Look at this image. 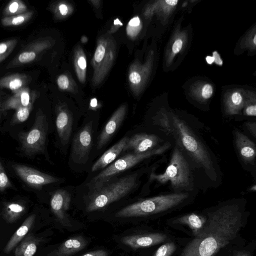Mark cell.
Wrapping results in <instances>:
<instances>
[{
  "instance_id": "cell-21",
  "label": "cell",
  "mask_w": 256,
  "mask_h": 256,
  "mask_svg": "<svg viewBox=\"0 0 256 256\" xmlns=\"http://www.w3.org/2000/svg\"><path fill=\"white\" fill-rule=\"evenodd\" d=\"M176 221L178 223L188 225L196 236L204 228L206 220L200 216L192 213L178 218Z\"/></svg>"
},
{
  "instance_id": "cell-37",
  "label": "cell",
  "mask_w": 256,
  "mask_h": 256,
  "mask_svg": "<svg viewBox=\"0 0 256 256\" xmlns=\"http://www.w3.org/2000/svg\"><path fill=\"white\" fill-rule=\"evenodd\" d=\"M140 24V20L138 17L136 16L132 18L128 22V28H136Z\"/></svg>"
},
{
  "instance_id": "cell-18",
  "label": "cell",
  "mask_w": 256,
  "mask_h": 256,
  "mask_svg": "<svg viewBox=\"0 0 256 256\" xmlns=\"http://www.w3.org/2000/svg\"><path fill=\"white\" fill-rule=\"evenodd\" d=\"M72 119L66 110H60L57 114L56 121V128L60 140L63 146L66 145L71 136Z\"/></svg>"
},
{
  "instance_id": "cell-30",
  "label": "cell",
  "mask_w": 256,
  "mask_h": 256,
  "mask_svg": "<svg viewBox=\"0 0 256 256\" xmlns=\"http://www.w3.org/2000/svg\"><path fill=\"white\" fill-rule=\"evenodd\" d=\"M106 54V48L102 44H100L98 46L96 50L94 58L96 62L99 63L101 62Z\"/></svg>"
},
{
  "instance_id": "cell-15",
  "label": "cell",
  "mask_w": 256,
  "mask_h": 256,
  "mask_svg": "<svg viewBox=\"0 0 256 256\" xmlns=\"http://www.w3.org/2000/svg\"><path fill=\"white\" fill-rule=\"evenodd\" d=\"M36 214H32L28 216L11 236L4 248V252L9 254L13 250L20 242L29 233L33 228L36 220Z\"/></svg>"
},
{
  "instance_id": "cell-8",
  "label": "cell",
  "mask_w": 256,
  "mask_h": 256,
  "mask_svg": "<svg viewBox=\"0 0 256 256\" xmlns=\"http://www.w3.org/2000/svg\"><path fill=\"white\" fill-rule=\"evenodd\" d=\"M93 140V126L88 122L75 134L72 142V158L74 162H86L91 150Z\"/></svg>"
},
{
  "instance_id": "cell-23",
  "label": "cell",
  "mask_w": 256,
  "mask_h": 256,
  "mask_svg": "<svg viewBox=\"0 0 256 256\" xmlns=\"http://www.w3.org/2000/svg\"><path fill=\"white\" fill-rule=\"evenodd\" d=\"M26 10V6L20 0H15L10 2L6 7L4 13L8 16L20 14Z\"/></svg>"
},
{
  "instance_id": "cell-12",
  "label": "cell",
  "mask_w": 256,
  "mask_h": 256,
  "mask_svg": "<svg viewBox=\"0 0 256 256\" xmlns=\"http://www.w3.org/2000/svg\"><path fill=\"white\" fill-rule=\"evenodd\" d=\"M70 194L63 189L57 190L51 197L50 202L51 210L62 223L67 224L68 220L66 212L70 208Z\"/></svg>"
},
{
  "instance_id": "cell-1",
  "label": "cell",
  "mask_w": 256,
  "mask_h": 256,
  "mask_svg": "<svg viewBox=\"0 0 256 256\" xmlns=\"http://www.w3.org/2000/svg\"><path fill=\"white\" fill-rule=\"evenodd\" d=\"M242 214L236 204L222 206L209 214L202 230L184 248L180 256H214L236 236Z\"/></svg>"
},
{
  "instance_id": "cell-47",
  "label": "cell",
  "mask_w": 256,
  "mask_h": 256,
  "mask_svg": "<svg viewBox=\"0 0 256 256\" xmlns=\"http://www.w3.org/2000/svg\"><path fill=\"white\" fill-rule=\"evenodd\" d=\"M253 41H254V44H256V35L254 36Z\"/></svg>"
},
{
  "instance_id": "cell-22",
  "label": "cell",
  "mask_w": 256,
  "mask_h": 256,
  "mask_svg": "<svg viewBox=\"0 0 256 256\" xmlns=\"http://www.w3.org/2000/svg\"><path fill=\"white\" fill-rule=\"evenodd\" d=\"M32 14V12H28L16 16L6 17L2 20V23L4 26H18L27 20Z\"/></svg>"
},
{
  "instance_id": "cell-31",
  "label": "cell",
  "mask_w": 256,
  "mask_h": 256,
  "mask_svg": "<svg viewBox=\"0 0 256 256\" xmlns=\"http://www.w3.org/2000/svg\"><path fill=\"white\" fill-rule=\"evenodd\" d=\"M58 84L62 90L66 89L69 85V82L67 76L65 75L60 76L57 80Z\"/></svg>"
},
{
  "instance_id": "cell-44",
  "label": "cell",
  "mask_w": 256,
  "mask_h": 256,
  "mask_svg": "<svg viewBox=\"0 0 256 256\" xmlns=\"http://www.w3.org/2000/svg\"><path fill=\"white\" fill-rule=\"evenodd\" d=\"M206 62L208 64H212V62H214V58L213 56H207L206 57Z\"/></svg>"
},
{
  "instance_id": "cell-41",
  "label": "cell",
  "mask_w": 256,
  "mask_h": 256,
  "mask_svg": "<svg viewBox=\"0 0 256 256\" xmlns=\"http://www.w3.org/2000/svg\"><path fill=\"white\" fill-rule=\"evenodd\" d=\"M213 57L214 58V62L218 65L222 66V60L220 58V54L216 51L213 52Z\"/></svg>"
},
{
  "instance_id": "cell-32",
  "label": "cell",
  "mask_w": 256,
  "mask_h": 256,
  "mask_svg": "<svg viewBox=\"0 0 256 256\" xmlns=\"http://www.w3.org/2000/svg\"><path fill=\"white\" fill-rule=\"evenodd\" d=\"M212 88L210 84H206L202 88V95L206 99L210 98L212 94Z\"/></svg>"
},
{
  "instance_id": "cell-19",
  "label": "cell",
  "mask_w": 256,
  "mask_h": 256,
  "mask_svg": "<svg viewBox=\"0 0 256 256\" xmlns=\"http://www.w3.org/2000/svg\"><path fill=\"white\" fill-rule=\"evenodd\" d=\"M39 244L38 239L29 232L14 248V256H34Z\"/></svg>"
},
{
  "instance_id": "cell-20",
  "label": "cell",
  "mask_w": 256,
  "mask_h": 256,
  "mask_svg": "<svg viewBox=\"0 0 256 256\" xmlns=\"http://www.w3.org/2000/svg\"><path fill=\"white\" fill-rule=\"evenodd\" d=\"M26 210V206L20 202H10L6 203L3 208L2 215L5 221L10 224L17 222L24 214Z\"/></svg>"
},
{
  "instance_id": "cell-42",
  "label": "cell",
  "mask_w": 256,
  "mask_h": 256,
  "mask_svg": "<svg viewBox=\"0 0 256 256\" xmlns=\"http://www.w3.org/2000/svg\"><path fill=\"white\" fill-rule=\"evenodd\" d=\"M59 10L60 11V14L63 15L65 16L66 14L68 12V8L66 5L64 4H62L59 6Z\"/></svg>"
},
{
  "instance_id": "cell-16",
  "label": "cell",
  "mask_w": 256,
  "mask_h": 256,
  "mask_svg": "<svg viewBox=\"0 0 256 256\" xmlns=\"http://www.w3.org/2000/svg\"><path fill=\"white\" fill-rule=\"evenodd\" d=\"M234 140L237 150L243 160L253 162L256 155L254 143L238 130L234 132Z\"/></svg>"
},
{
  "instance_id": "cell-43",
  "label": "cell",
  "mask_w": 256,
  "mask_h": 256,
  "mask_svg": "<svg viewBox=\"0 0 256 256\" xmlns=\"http://www.w3.org/2000/svg\"><path fill=\"white\" fill-rule=\"evenodd\" d=\"M234 256H250L249 253L246 252H240Z\"/></svg>"
},
{
  "instance_id": "cell-38",
  "label": "cell",
  "mask_w": 256,
  "mask_h": 256,
  "mask_svg": "<svg viewBox=\"0 0 256 256\" xmlns=\"http://www.w3.org/2000/svg\"><path fill=\"white\" fill-rule=\"evenodd\" d=\"M182 46V42L181 40H177L174 42L172 46V51L174 53H177L179 52Z\"/></svg>"
},
{
  "instance_id": "cell-3",
  "label": "cell",
  "mask_w": 256,
  "mask_h": 256,
  "mask_svg": "<svg viewBox=\"0 0 256 256\" xmlns=\"http://www.w3.org/2000/svg\"><path fill=\"white\" fill-rule=\"evenodd\" d=\"M188 154L206 170L212 169V164L209 154L188 126L181 120L174 118L170 122L162 118L159 124Z\"/></svg>"
},
{
  "instance_id": "cell-6",
  "label": "cell",
  "mask_w": 256,
  "mask_h": 256,
  "mask_svg": "<svg viewBox=\"0 0 256 256\" xmlns=\"http://www.w3.org/2000/svg\"><path fill=\"white\" fill-rule=\"evenodd\" d=\"M170 146L167 142L160 147L141 154L130 153L116 160L96 176L90 182L92 185L102 182L114 176L132 168L152 156L160 154Z\"/></svg>"
},
{
  "instance_id": "cell-14",
  "label": "cell",
  "mask_w": 256,
  "mask_h": 256,
  "mask_svg": "<svg viewBox=\"0 0 256 256\" xmlns=\"http://www.w3.org/2000/svg\"><path fill=\"white\" fill-rule=\"evenodd\" d=\"M128 138L127 136L123 137L106 151L93 164L92 171L96 172L100 170L112 163L124 150Z\"/></svg>"
},
{
  "instance_id": "cell-33",
  "label": "cell",
  "mask_w": 256,
  "mask_h": 256,
  "mask_svg": "<svg viewBox=\"0 0 256 256\" xmlns=\"http://www.w3.org/2000/svg\"><path fill=\"white\" fill-rule=\"evenodd\" d=\"M232 104L236 106V110L237 106H240L242 102V97L240 94L238 92H234L232 96Z\"/></svg>"
},
{
  "instance_id": "cell-9",
  "label": "cell",
  "mask_w": 256,
  "mask_h": 256,
  "mask_svg": "<svg viewBox=\"0 0 256 256\" xmlns=\"http://www.w3.org/2000/svg\"><path fill=\"white\" fill-rule=\"evenodd\" d=\"M12 167L17 175L26 184L35 188H40L44 185L59 180L57 178L24 165L15 164Z\"/></svg>"
},
{
  "instance_id": "cell-4",
  "label": "cell",
  "mask_w": 256,
  "mask_h": 256,
  "mask_svg": "<svg viewBox=\"0 0 256 256\" xmlns=\"http://www.w3.org/2000/svg\"><path fill=\"white\" fill-rule=\"evenodd\" d=\"M188 193H174L147 198L128 205L118 212V218H129L156 214L171 208L188 198Z\"/></svg>"
},
{
  "instance_id": "cell-27",
  "label": "cell",
  "mask_w": 256,
  "mask_h": 256,
  "mask_svg": "<svg viewBox=\"0 0 256 256\" xmlns=\"http://www.w3.org/2000/svg\"><path fill=\"white\" fill-rule=\"evenodd\" d=\"M15 44L14 40L8 41L0 43V62L5 58Z\"/></svg>"
},
{
  "instance_id": "cell-26",
  "label": "cell",
  "mask_w": 256,
  "mask_h": 256,
  "mask_svg": "<svg viewBox=\"0 0 256 256\" xmlns=\"http://www.w3.org/2000/svg\"><path fill=\"white\" fill-rule=\"evenodd\" d=\"M12 186L4 167L0 162V191L2 192Z\"/></svg>"
},
{
  "instance_id": "cell-29",
  "label": "cell",
  "mask_w": 256,
  "mask_h": 256,
  "mask_svg": "<svg viewBox=\"0 0 256 256\" xmlns=\"http://www.w3.org/2000/svg\"><path fill=\"white\" fill-rule=\"evenodd\" d=\"M36 57V54L34 52H24L19 55L18 59L21 63H27L33 61Z\"/></svg>"
},
{
  "instance_id": "cell-24",
  "label": "cell",
  "mask_w": 256,
  "mask_h": 256,
  "mask_svg": "<svg viewBox=\"0 0 256 256\" xmlns=\"http://www.w3.org/2000/svg\"><path fill=\"white\" fill-rule=\"evenodd\" d=\"M32 108V104L26 107L20 106L17 108L16 112L12 121V124H14L26 121L29 116Z\"/></svg>"
},
{
  "instance_id": "cell-34",
  "label": "cell",
  "mask_w": 256,
  "mask_h": 256,
  "mask_svg": "<svg viewBox=\"0 0 256 256\" xmlns=\"http://www.w3.org/2000/svg\"><path fill=\"white\" fill-rule=\"evenodd\" d=\"M108 252L104 250H98L86 253L81 256H108Z\"/></svg>"
},
{
  "instance_id": "cell-39",
  "label": "cell",
  "mask_w": 256,
  "mask_h": 256,
  "mask_svg": "<svg viewBox=\"0 0 256 256\" xmlns=\"http://www.w3.org/2000/svg\"><path fill=\"white\" fill-rule=\"evenodd\" d=\"M246 114L248 116H256V106L253 105L248 106L246 109Z\"/></svg>"
},
{
  "instance_id": "cell-2",
  "label": "cell",
  "mask_w": 256,
  "mask_h": 256,
  "mask_svg": "<svg viewBox=\"0 0 256 256\" xmlns=\"http://www.w3.org/2000/svg\"><path fill=\"white\" fill-rule=\"evenodd\" d=\"M138 176L132 174L92 185L86 210L91 212L102 209L125 196L136 186Z\"/></svg>"
},
{
  "instance_id": "cell-45",
  "label": "cell",
  "mask_w": 256,
  "mask_h": 256,
  "mask_svg": "<svg viewBox=\"0 0 256 256\" xmlns=\"http://www.w3.org/2000/svg\"><path fill=\"white\" fill-rule=\"evenodd\" d=\"M166 2L170 6H175L177 4L178 1L177 0H166Z\"/></svg>"
},
{
  "instance_id": "cell-36",
  "label": "cell",
  "mask_w": 256,
  "mask_h": 256,
  "mask_svg": "<svg viewBox=\"0 0 256 256\" xmlns=\"http://www.w3.org/2000/svg\"><path fill=\"white\" fill-rule=\"evenodd\" d=\"M129 80L132 84H138L141 80V76L138 72H133L130 74Z\"/></svg>"
},
{
  "instance_id": "cell-46",
  "label": "cell",
  "mask_w": 256,
  "mask_h": 256,
  "mask_svg": "<svg viewBox=\"0 0 256 256\" xmlns=\"http://www.w3.org/2000/svg\"><path fill=\"white\" fill-rule=\"evenodd\" d=\"M97 105V100L96 98H93L90 102V106L92 107H95Z\"/></svg>"
},
{
  "instance_id": "cell-40",
  "label": "cell",
  "mask_w": 256,
  "mask_h": 256,
  "mask_svg": "<svg viewBox=\"0 0 256 256\" xmlns=\"http://www.w3.org/2000/svg\"><path fill=\"white\" fill-rule=\"evenodd\" d=\"M246 126L249 130L250 132L253 135V136L256 137V124L255 122L251 123L248 122L246 124Z\"/></svg>"
},
{
  "instance_id": "cell-10",
  "label": "cell",
  "mask_w": 256,
  "mask_h": 256,
  "mask_svg": "<svg viewBox=\"0 0 256 256\" xmlns=\"http://www.w3.org/2000/svg\"><path fill=\"white\" fill-rule=\"evenodd\" d=\"M126 108L124 106L119 108L110 117L100 132L97 142V148H103L121 125L126 115Z\"/></svg>"
},
{
  "instance_id": "cell-35",
  "label": "cell",
  "mask_w": 256,
  "mask_h": 256,
  "mask_svg": "<svg viewBox=\"0 0 256 256\" xmlns=\"http://www.w3.org/2000/svg\"><path fill=\"white\" fill-rule=\"evenodd\" d=\"M78 67L81 70H84L86 68V61L84 55L78 56L76 60Z\"/></svg>"
},
{
  "instance_id": "cell-5",
  "label": "cell",
  "mask_w": 256,
  "mask_h": 256,
  "mask_svg": "<svg viewBox=\"0 0 256 256\" xmlns=\"http://www.w3.org/2000/svg\"><path fill=\"white\" fill-rule=\"evenodd\" d=\"M150 178L161 184H165L169 181L172 187L176 190L191 188L189 166L177 146L174 148L170 162L164 173L158 174L152 173Z\"/></svg>"
},
{
  "instance_id": "cell-28",
  "label": "cell",
  "mask_w": 256,
  "mask_h": 256,
  "mask_svg": "<svg viewBox=\"0 0 256 256\" xmlns=\"http://www.w3.org/2000/svg\"><path fill=\"white\" fill-rule=\"evenodd\" d=\"M8 82H6V86L12 90H16L21 88L23 84L22 79L19 76H14L8 79Z\"/></svg>"
},
{
  "instance_id": "cell-11",
  "label": "cell",
  "mask_w": 256,
  "mask_h": 256,
  "mask_svg": "<svg viewBox=\"0 0 256 256\" xmlns=\"http://www.w3.org/2000/svg\"><path fill=\"white\" fill-rule=\"evenodd\" d=\"M159 138L145 133L136 134L128 138L124 150H132L135 154H141L152 150L158 144Z\"/></svg>"
},
{
  "instance_id": "cell-7",
  "label": "cell",
  "mask_w": 256,
  "mask_h": 256,
  "mask_svg": "<svg viewBox=\"0 0 256 256\" xmlns=\"http://www.w3.org/2000/svg\"><path fill=\"white\" fill-rule=\"evenodd\" d=\"M48 126L45 115L39 112L31 129L27 132H21L18 134L22 149L26 155L32 156L44 152Z\"/></svg>"
},
{
  "instance_id": "cell-25",
  "label": "cell",
  "mask_w": 256,
  "mask_h": 256,
  "mask_svg": "<svg viewBox=\"0 0 256 256\" xmlns=\"http://www.w3.org/2000/svg\"><path fill=\"white\" fill-rule=\"evenodd\" d=\"M176 250L174 242H168L161 246L153 256H170Z\"/></svg>"
},
{
  "instance_id": "cell-17",
  "label": "cell",
  "mask_w": 256,
  "mask_h": 256,
  "mask_svg": "<svg viewBox=\"0 0 256 256\" xmlns=\"http://www.w3.org/2000/svg\"><path fill=\"white\" fill-rule=\"evenodd\" d=\"M86 244V240L82 236L71 237L48 256H70L84 248Z\"/></svg>"
},
{
  "instance_id": "cell-13",
  "label": "cell",
  "mask_w": 256,
  "mask_h": 256,
  "mask_svg": "<svg viewBox=\"0 0 256 256\" xmlns=\"http://www.w3.org/2000/svg\"><path fill=\"white\" fill-rule=\"evenodd\" d=\"M166 236L161 233H151L127 236L121 239L124 244L134 248H146L157 244L165 240Z\"/></svg>"
}]
</instances>
